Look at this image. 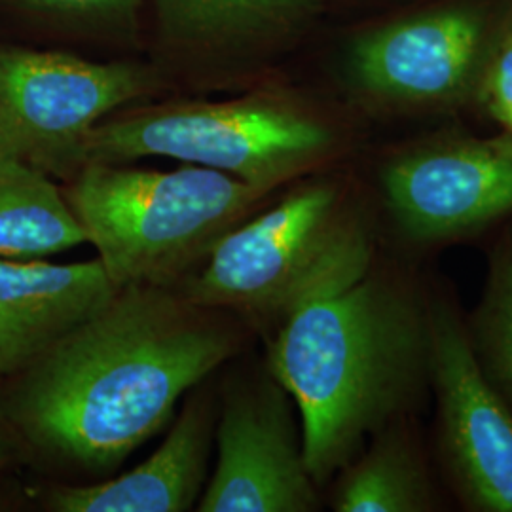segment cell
Instances as JSON below:
<instances>
[{"label": "cell", "mask_w": 512, "mask_h": 512, "mask_svg": "<svg viewBox=\"0 0 512 512\" xmlns=\"http://www.w3.org/2000/svg\"><path fill=\"white\" fill-rule=\"evenodd\" d=\"M160 287H126L27 370L8 416L38 448L118 465L232 355V338Z\"/></svg>", "instance_id": "obj_1"}, {"label": "cell", "mask_w": 512, "mask_h": 512, "mask_svg": "<svg viewBox=\"0 0 512 512\" xmlns=\"http://www.w3.org/2000/svg\"><path fill=\"white\" fill-rule=\"evenodd\" d=\"M431 306L406 281L368 274L281 321L272 374L302 418V450L323 484L429 385Z\"/></svg>", "instance_id": "obj_2"}, {"label": "cell", "mask_w": 512, "mask_h": 512, "mask_svg": "<svg viewBox=\"0 0 512 512\" xmlns=\"http://www.w3.org/2000/svg\"><path fill=\"white\" fill-rule=\"evenodd\" d=\"M266 194L186 164L173 171L88 162L65 194L116 289L160 287L209 255Z\"/></svg>", "instance_id": "obj_3"}, {"label": "cell", "mask_w": 512, "mask_h": 512, "mask_svg": "<svg viewBox=\"0 0 512 512\" xmlns=\"http://www.w3.org/2000/svg\"><path fill=\"white\" fill-rule=\"evenodd\" d=\"M372 256L370 236L338 186L308 184L226 232L186 300L198 308H238L283 321L368 274Z\"/></svg>", "instance_id": "obj_4"}, {"label": "cell", "mask_w": 512, "mask_h": 512, "mask_svg": "<svg viewBox=\"0 0 512 512\" xmlns=\"http://www.w3.org/2000/svg\"><path fill=\"white\" fill-rule=\"evenodd\" d=\"M329 122L293 99L262 93L222 103H171L105 118L86 139L88 162L162 156L236 177L264 194L325 162Z\"/></svg>", "instance_id": "obj_5"}, {"label": "cell", "mask_w": 512, "mask_h": 512, "mask_svg": "<svg viewBox=\"0 0 512 512\" xmlns=\"http://www.w3.org/2000/svg\"><path fill=\"white\" fill-rule=\"evenodd\" d=\"M511 8L512 0H401L349 38V88L391 116L473 109Z\"/></svg>", "instance_id": "obj_6"}, {"label": "cell", "mask_w": 512, "mask_h": 512, "mask_svg": "<svg viewBox=\"0 0 512 512\" xmlns=\"http://www.w3.org/2000/svg\"><path fill=\"white\" fill-rule=\"evenodd\" d=\"M152 86L154 74L133 63L0 50V150L50 177L73 179L93 129Z\"/></svg>", "instance_id": "obj_7"}, {"label": "cell", "mask_w": 512, "mask_h": 512, "mask_svg": "<svg viewBox=\"0 0 512 512\" xmlns=\"http://www.w3.org/2000/svg\"><path fill=\"white\" fill-rule=\"evenodd\" d=\"M380 184L408 241L469 238L512 215V137L450 131L406 143L385 160Z\"/></svg>", "instance_id": "obj_8"}, {"label": "cell", "mask_w": 512, "mask_h": 512, "mask_svg": "<svg viewBox=\"0 0 512 512\" xmlns=\"http://www.w3.org/2000/svg\"><path fill=\"white\" fill-rule=\"evenodd\" d=\"M429 385L437 397V448L461 505L512 512V404L478 365L467 325L431 304Z\"/></svg>", "instance_id": "obj_9"}, {"label": "cell", "mask_w": 512, "mask_h": 512, "mask_svg": "<svg viewBox=\"0 0 512 512\" xmlns=\"http://www.w3.org/2000/svg\"><path fill=\"white\" fill-rule=\"evenodd\" d=\"M219 458L202 512H310L319 507L287 391L275 380L228 399L217 431Z\"/></svg>", "instance_id": "obj_10"}, {"label": "cell", "mask_w": 512, "mask_h": 512, "mask_svg": "<svg viewBox=\"0 0 512 512\" xmlns=\"http://www.w3.org/2000/svg\"><path fill=\"white\" fill-rule=\"evenodd\" d=\"M118 291L99 260L0 258V376L27 370Z\"/></svg>", "instance_id": "obj_11"}, {"label": "cell", "mask_w": 512, "mask_h": 512, "mask_svg": "<svg viewBox=\"0 0 512 512\" xmlns=\"http://www.w3.org/2000/svg\"><path fill=\"white\" fill-rule=\"evenodd\" d=\"M209 444L211 412L194 397L147 461L101 484L55 488L48 505L59 512L188 511L202 490Z\"/></svg>", "instance_id": "obj_12"}, {"label": "cell", "mask_w": 512, "mask_h": 512, "mask_svg": "<svg viewBox=\"0 0 512 512\" xmlns=\"http://www.w3.org/2000/svg\"><path fill=\"white\" fill-rule=\"evenodd\" d=\"M171 50L200 57L270 55L310 31L325 0H156Z\"/></svg>", "instance_id": "obj_13"}, {"label": "cell", "mask_w": 512, "mask_h": 512, "mask_svg": "<svg viewBox=\"0 0 512 512\" xmlns=\"http://www.w3.org/2000/svg\"><path fill=\"white\" fill-rule=\"evenodd\" d=\"M88 243L50 175L0 150V258L35 260Z\"/></svg>", "instance_id": "obj_14"}, {"label": "cell", "mask_w": 512, "mask_h": 512, "mask_svg": "<svg viewBox=\"0 0 512 512\" xmlns=\"http://www.w3.org/2000/svg\"><path fill=\"white\" fill-rule=\"evenodd\" d=\"M334 494L340 512H427L439 507L433 478L408 427L389 423L344 467Z\"/></svg>", "instance_id": "obj_15"}, {"label": "cell", "mask_w": 512, "mask_h": 512, "mask_svg": "<svg viewBox=\"0 0 512 512\" xmlns=\"http://www.w3.org/2000/svg\"><path fill=\"white\" fill-rule=\"evenodd\" d=\"M467 332L478 365L512 404V226L495 245L482 300Z\"/></svg>", "instance_id": "obj_16"}, {"label": "cell", "mask_w": 512, "mask_h": 512, "mask_svg": "<svg viewBox=\"0 0 512 512\" xmlns=\"http://www.w3.org/2000/svg\"><path fill=\"white\" fill-rule=\"evenodd\" d=\"M473 109L494 120L501 131L512 129V8L495 38Z\"/></svg>", "instance_id": "obj_17"}, {"label": "cell", "mask_w": 512, "mask_h": 512, "mask_svg": "<svg viewBox=\"0 0 512 512\" xmlns=\"http://www.w3.org/2000/svg\"><path fill=\"white\" fill-rule=\"evenodd\" d=\"M82 25H124L137 16L139 0H19Z\"/></svg>", "instance_id": "obj_18"}, {"label": "cell", "mask_w": 512, "mask_h": 512, "mask_svg": "<svg viewBox=\"0 0 512 512\" xmlns=\"http://www.w3.org/2000/svg\"><path fill=\"white\" fill-rule=\"evenodd\" d=\"M8 458H10V454H8V444H6L4 437L0 435V467L8 461Z\"/></svg>", "instance_id": "obj_19"}, {"label": "cell", "mask_w": 512, "mask_h": 512, "mask_svg": "<svg viewBox=\"0 0 512 512\" xmlns=\"http://www.w3.org/2000/svg\"><path fill=\"white\" fill-rule=\"evenodd\" d=\"M399 2H401V0H399Z\"/></svg>", "instance_id": "obj_20"}]
</instances>
